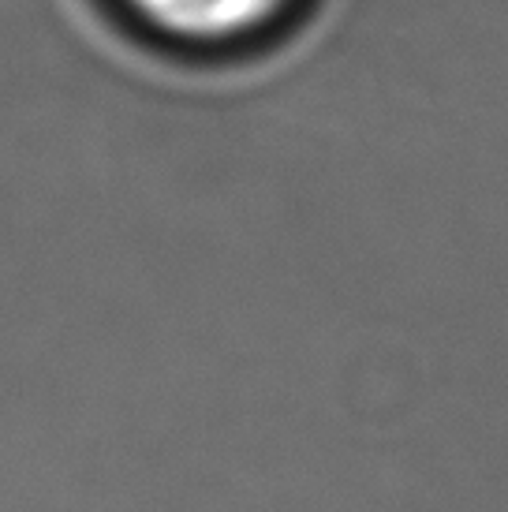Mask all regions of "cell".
<instances>
[{
  "mask_svg": "<svg viewBox=\"0 0 508 512\" xmlns=\"http://www.w3.org/2000/svg\"><path fill=\"white\" fill-rule=\"evenodd\" d=\"M124 27L180 57H236L281 38L311 0H109Z\"/></svg>",
  "mask_w": 508,
  "mask_h": 512,
  "instance_id": "cell-1",
  "label": "cell"
}]
</instances>
